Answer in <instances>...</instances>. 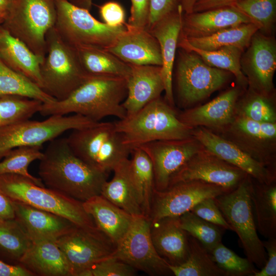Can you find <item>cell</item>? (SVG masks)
I'll list each match as a JSON object with an SVG mask.
<instances>
[{"label":"cell","instance_id":"obj_1","mask_svg":"<svg viewBox=\"0 0 276 276\" xmlns=\"http://www.w3.org/2000/svg\"><path fill=\"white\" fill-rule=\"evenodd\" d=\"M43 153L38 173L48 188L81 202L100 195L108 174L93 168L76 155L66 137L50 141Z\"/></svg>","mask_w":276,"mask_h":276},{"label":"cell","instance_id":"obj_2","mask_svg":"<svg viewBox=\"0 0 276 276\" xmlns=\"http://www.w3.org/2000/svg\"><path fill=\"white\" fill-rule=\"evenodd\" d=\"M127 93L125 78L88 75L66 98L42 103L39 113L43 116L73 113L96 122L108 116L121 120L127 116L122 105Z\"/></svg>","mask_w":276,"mask_h":276},{"label":"cell","instance_id":"obj_3","mask_svg":"<svg viewBox=\"0 0 276 276\" xmlns=\"http://www.w3.org/2000/svg\"><path fill=\"white\" fill-rule=\"evenodd\" d=\"M178 115L175 107L160 96L114 125L123 143L132 150L153 141L192 137L194 128L182 123Z\"/></svg>","mask_w":276,"mask_h":276},{"label":"cell","instance_id":"obj_4","mask_svg":"<svg viewBox=\"0 0 276 276\" xmlns=\"http://www.w3.org/2000/svg\"><path fill=\"white\" fill-rule=\"evenodd\" d=\"M0 189L11 200L58 215L79 227L97 228L84 210L83 202L40 186L29 178L16 174H0Z\"/></svg>","mask_w":276,"mask_h":276},{"label":"cell","instance_id":"obj_5","mask_svg":"<svg viewBox=\"0 0 276 276\" xmlns=\"http://www.w3.org/2000/svg\"><path fill=\"white\" fill-rule=\"evenodd\" d=\"M71 150L93 168L108 174L131 149L123 143L114 122H99L89 127L72 130L66 137Z\"/></svg>","mask_w":276,"mask_h":276},{"label":"cell","instance_id":"obj_6","mask_svg":"<svg viewBox=\"0 0 276 276\" xmlns=\"http://www.w3.org/2000/svg\"><path fill=\"white\" fill-rule=\"evenodd\" d=\"M40 70L42 89L57 101L66 98L88 76L75 48L62 39L54 27L46 36V53Z\"/></svg>","mask_w":276,"mask_h":276},{"label":"cell","instance_id":"obj_7","mask_svg":"<svg viewBox=\"0 0 276 276\" xmlns=\"http://www.w3.org/2000/svg\"><path fill=\"white\" fill-rule=\"evenodd\" d=\"M250 189L251 176L248 175L236 188L214 199L232 231L238 236L247 258L262 268L267 256L258 235Z\"/></svg>","mask_w":276,"mask_h":276},{"label":"cell","instance_id":"obj_8","mask_svg":"<svg viewBox=\"0 0 276 276\" xmlns=\"http://www.w3.org/2000/svg\"><path fill=\"white\" fill-rule=\"evenodd\" d=\"M233 76L209 65L195 52L179 48L175 73L179 105L186 109L194 107L224 87Z\"/></svg>","mask_w":276,"mask_h":276},{"label":"cell","instance_id":"obj_9","mask_svg":"<svg viewBox=\"0 0 276 276\" xmlns=\"http://www.w3.org/2000/svg\"><path fill=\"white\" fill-rule=\"evenodd\" d=\"M56 20L54 1L15 0L2 26L35 54L44 58L46 36Z\"/></svg>","mask_w":276,"mask_h":276},{"label":"cell","instance_id":"obj_10","mask_svg":"<svg viewBox=\"0 0 276 276\" xmlns=\"http://www.w3.org/2000/svg\"><path fill=\"white\" fill-rule=\"evenodd\" d=\"M54 28L62 39L73 47L85 45L107 49L126 29L111 27L94 17L89 11L67 0H55Z\"/></svg>","mask_w":276,"mask_h":276},{"label":"cell","instance_id":"obj_11","mask_svg":"<svg viewBox=\"0 0 276 276\" xmlns=\"http://www.w3.org/2000/svg\"><path fill=\"white\" fill-rule=\"evenodd\" d=\"M99 122L79 114L53 115L44 120H27L0 129V160L11 150L20 146H40L64 132L90 127Z\"/></svg>","mask_w":276,"mask_h":276},{"label":"cell","instance_id":"obj_12","mask_svg":"<svg viewBox=\"0 0 276 276\" xmlns=\"http://www.w3.org/2000/svg\"><path fill=\"white\" fill-rule=\"evenodd\" d=\"M150 219L144 215L134 216L129 230L117 245L111 256L136 270L151 275L172 274L169 263L156 251L150 235Z\"/></svg>","mask_w":276,"mask_h":276},{"label":"cell","instance_id":"obj_13","mask_svg":"<svg viewBox=\"0 0 276 276\" xmlns=\"http://www.w3.org/2000/svg\"><path fill=\"white\" fill-rule=\"evenodd\" d=\"M55 242L64 255L72 276L112 256L116 246L97 228L74 226Z\"/></svg>","mask_w":276,"mask_h":276},{"label":"cell","instance_id":"obj_14","mask_svg":"<svg viewBox=\"0 0 276 276\" xmlns=\"http://www.w3.org/2000/svg\"><path fill=\"white\" fill-rule=\"evenodd\" d=\"M247 175L204 147L171 177L168 188L180 182L197 180L218 186L227 193L236 188Z\"/></svg>","mask_w":276,"mask_h":276},{"label":"cell","instance_id":"obj_15","mask_svg":"<svg viewBox=\"0 0 276 276\" xmlns=\"http://www.w3.org/2000/svg\"><path fill=\"white\" fill-rule=\"evenodd\" d=\"M217 134L233 142L276 172V123L260 122L236 117L229 126Z\"/></svg>","mask_w":276,"mask_h":276},{"label":"cell","instance_id":"obj_16","mask_svg":"<svg viewBox=\"0 0 276 276\" xmlns=\"http://www.w3.org/2000/svg\"><path fill=\"white\" fill-rule=\"evenodd\" d=\"M225 193L218 186L197 180L176 183L162 191L154 189L150 221L167 217H179L190 211L201 201Z\"/></svg>","mask_w":276,"mask_h":276},{"label":"cell","instance_id":"obj_17","mask_svg":"<svg viewBox=\"0 0 276 276\" xmlns=\"http://www.w3.org/2000/svg\"><path fill=\"white\" fill-rule=\"evenodd\" d=\"M248 87L266 95H275L273 77L276 70V40L273 35L257 31L240 59Z\"/></svg>","mask_w":276,"mask_h":276},{"label":"cell","instance_id":"obj_18","mask_svg":"<svg viewBox=\"0 0 276 276\" xmlns=\"http://www.w3.org/2000/svg\"><path fill=\"white\" fill-rule=\"evenodd\" d=\"M142 149L151 160L154 189L162 191L169 185L171 177L194 155L204 147L195 138L159 140L144 144Z\"/></svg>","mask_w":276,"mask_h":276},{"label":"cell","instance_id":"obj_19","mask_svg":"<svg viewBox=\"0 0 276 276\" xmlns=\"http://www.w3.org/2000/svg\"><path fill=\"white\" fill-rule=\"evenodd\" d=\"M192 135L205 149L240 168L256 180L267 184L276 181V172L254 159L228 139L202 126L194 128Z\"/></svg>","mask_w":276,"mask_h":276},{"label":"cell","instance_id":"obj_20","mask_svg":"<svg viewBox=\"0 0 276 276\" xmlns=\"http://www.w3.org/2000/svg\"><path fill=\"white\" fill-rule=\"evenodd\" d=\"M245 90L237 85L203 105L178 113V118L182 123L193 128L202 126L215 133H220L234 121L237 102Z\"/></svg>","mask_w":276,"mask_h":276},{"label":"cell","instance_id":"obj_21","mask_svg":"<svg viewBox=\"0 0 276 276\" xmlns=\"http://www.w3.org/2000/svg\"><path fill=\"white\" fill-rule=\"evenodd\" d=\"M107 49L123 61L133 65L162 66L159 43L146 29L129 26Z\"/></svg>","mask_w":276,"mask_h":276},{"label":"cell","instance_id":"obj_22","mask_svg":"<svg viewBox=\"0 0 276 276\" xmlns=\"http://www.w3.org/2000/svg\"><path fill=\"white\" fill-rule=\"evenodd\" d=\"M14 219L33 241H55L74 226L73 222L58 215L13 201Z\"/></svg>","mask_w":276,"mask_h":276},{"label":"cell","instance_id":"obj_23","mask_svg":"<svg viewBox=\"0 0 276 276\" xmlns=\"http://www.w3.org/2000/svg\"><path fill=\"white\" fill-rule=\"evenodd\" d=\"M183 14L182 7L179 4L175 10L157 22L148 30L157 39L160 47L163 62L161 68L165 92V99L174 107L173 71Z\"/></svg>","mask_w":276,"mask_h":276},{"label":"cell","instance_id":"obj_24","mask_svg":"<svg viewBox=\"0 0 276 276\" xmlns=\"http://www.w3.org/2000/svg\"><path fill=\"white\" fill-rule=\"evenodd\" d=\"M251 22L254 23L233 6L183 13L180 36L186 38L205 37L225 29Z\"/></svg>","mask_w":276,"mask_h":276},{"label":"cell","instance_id":"obj_25","mask_svg":"<svg viewBox=\"0 0 276 276\" xmlns=\"http://www.w3.org/2000/svg\"><path fill=\"white\" fill-rule=\"evenodd\" d=\"M130 65L131 72L127 79V93L122 103L126 116L134 114L160 97L165 89L160 66Z\"/></svg>","mask_w":276,"mask_h":276},{"label":"cell","instance_id":"obj_26","mask_svg":"<svg viewBox=\"0 0 276 276\" xmlns=\"http://www.w3.org/2000/svg\"><path fill=\"white\" fill-rule=\"evenodd\" d=\"M150 235L156 251L170 265H179L188 258L189 235L181 227L179 217L151 222Z\"/></svg>","mask_w":276,"mask_h":276},{"label":"cell","instance_id":"obj_27","mask_svg":"<svg viewBox=\"0 0 276 276\" xmlns=\"http://www.w3.org/2000/svg\"><path fill=\"white\" fill-rule=\"evenodd\" d=\"M85 212L97 228L117 246L126 235L134 217L101 195L83 202Z\"/></svg>","mask_w":276,"mask_h":276},{"label":"cell","instance_id":"obj_28","mask_svg":"<svg viewBox=\"0 0 276 276\" xmlns=\"http://www.w3.org/2000/svg\"><path fill=\"white\" fill-rule=\"evenodd\" d=\"M19 264L34 275L72 276L64 255L54 241L32 242L20 259Z\"/></svg>","mask_w":276,"mask_h":276},{"label":"cell","instance_id":"obj_29","mask_svg":"<svg viewBox=\"0 0 276 276\" xmlns=\"http://www.w3.org/2000/svg\"><path fill=\"white\" fill-rule=\"evenodd\" d=\"M0 59L10 68L42 89L40 67L43 57L35 54L2 25L0 26Z\"/></svg>","mask_w":276,"mask_h":276},{"label":"cell","instance_id":"obj_30","mask_svg":"<svg viewBox=\"0 0 276 276\" xmlns=\"http://www.w3.org/2000/svg\"><path fill=\"white\" fill-rule=\"evenodd\" d=\"M113 171V177L104 183L100 195L133 216L143 215L132 176L130 159L128 158L121 161Z\"/></svg>","mask_w":276,"mask_h":276},{"label":"cell","instance_id":"obj_31","mask_svg":"<svg viewBox=\"0 0 276 276\" xmlns=\"http://www.w3.org/2000/svg\"><path fill=\"white\" fill-rule=\"evenodd\" d=\"M81 65L87 75L108 76L127 78L131 66L105 49L81 45L74 47Z\"/></svg>","mask_w":276,"mask_h":276},{"label":"cell","instance_id":"obj_32","mask_svg":"<svg viewBox=\"0 0 276 276\" xmlns=\"http://www.w3.org/2000/svg\"><path fill=\"white\" fill-rule=\"evenodd\" d=\"M251 198L257 229L267 239L276 238V182H260L251 177Z\"/></svg>","mask_w":276,"mask_h":276},{"label":"cell","instance_id":"obj_33","mask_svg":"<svg viewBox=\"0 0 276 276\" xmlns=\"http://www.w3.org/2000/svg\"><path fill=\"white\" fill-rule=\"evenodd\" d=\"M177 48L193 51L209 65L231 72L237 83L244 89L248 86L247 80L242 72L240 59L243 50L235 46H227L208 51L196 48L179 37Z\"/></svg>","mask_w":276,"mask_h":276},{"label":"cell","instance_id":"obj_34","mask_svg":"<svg viewBox=\"0 0 276 276\" xmlns=\"http://www.w3.org/2000/svg\"><path fill=\"white\" fill-rule=\"evenodd\" d=\"M259 29L256 24L251 22L225 29L205 37L186 38L179 35V38L190 45L204 50L212 51L224 47L235 46L244 51Z\"/></svg>","mask_w":276,"mask_h":276},{"label":"cell","instance_id":"obj_35","mask_svg":"<svg viewBox=\"0 0 276 276\" xmlns=\"http://www.w3.org/2000/svg\"><path fill=\"white\" fill-rule=\"evenodd\" d=\"M189 252L187 259L178 265L169 264L172 274L176 276H226L199 241L189 235Z\"/></svg>","mask_w":276,"mask_h":276},{"label":"cell","instance_id":"obj_36","mask_svg":"<svg viewBox=\"0 0 276 276\" xmlns=\"http://www.w3.org/2000/svg\"><path fill=\"white\" fill-rule=\"evenodd\" d=\"M132 176L143 215L150 219L154 185V173L151 159L140 147L131 152Z\"/></svg>","mask_w":276,"mask_h":276},{"label":"cell","instance_id":"obj_37","mask_svg":"<svg viewBox=\"0 0 276 276\" xmlns=\"http://www.w3.org/2000/svg\"><path fill=\"white\" fill-rule=\"evenodd\" d=\"M235 114L257 122L276 123L275 95H264L247 87L237 102Z\"/></svg>","mask_w":276,"mask_h":276},{"label":"cell","instance_id":"obj_38","mask_svg":"<svg viewBox=\"0 0 276 276\" xmlns=\"http://www.w3.org/2000/svg\"><path fill=\"white\" fill-rule=\"evenodd\" d=\"M5 95L25 97L43 103L56 100L30 79L10 68L0 59V96Z\"/></svg>","mask_w":276,"mask_h":276},{"label":"cell","instance_id":"obj_39","mask_svg":"<svg viewBox=\"0 0 276 276\" xmlns=\"http://www.w3.org/2000/svg\"><path fill=\"white\" fill-rule=\"evenodd\" d=\"M40 146H25L11 150L0 160V174L19 175L33 180L36 184L44 186L40 178L31 175L28 170L31 163L40 160L43 156Z\"/></svg>","mask_w":276,"mask_h":276},{"label":"cell","instance_id":"obj_40","mask_svg":"<svg viewBox=\"0 0 276 276\" xmlns=\"http://www.w3.org/2000/svg\"><path fill=\"white\" fill-rule=\"evenodd\" d=\"M43 103L25 97L13 95L0 96V129L30 119L39 112Z\"/></svg>","mask_w":276,"mask_h":276},{"label":"cell","instance_id":"obj_41","mask_svg":"<svg viewBox=\"0 0 276 276\" xmlns=\"http://www.w3.org/2000/svg\"><path fill=\"white\" fill-rule=\"evenodd\" d=\"M31 244L32 241L15 219H0V251L4 255L19 264Z\"/></svg>","mask_w":276,"mask_h":276},{"label":"cell","instance_id":"obj_42","mask_svg":"<svg viewBox=\"0 0 276 276\" xmlns=\"http://www.w3.org/2000/svg\"><path fill=\"white\" fill-rule=\"evenodd\" d=\"M248 16L259 31L273 35L276 22V0H240L232 6Z\"/></svg>","mask_w":276,"mask_h":276},{"label":"cell","instance_id":"obj_43","mask_svg":"<svg viewBox=\"0 0 276 276\" xmlns=\"http://www.w3.org/2000/svg\"><path fill=\"white\" fill-rule=\"evenodd\" d=\"M179 217L181 227L199 241L210 252L221 242L224 229L188 212Z\"/></svg>","mask_w":276,"mask_h":276},{"label":"cell","instance_id":"obj_44","mask_svg":"<svg viewBox=\"0 0 276 276\" xmlns=\"http://www.w3.org/2000/svg\"><path fill=\"white\" fill-rule=\"evenodd\" d=\"M210 253L214 261L226 276H252L257 270L247 258L239 257L221 242Z\"/></svg>","mask_w":276,"mask_h":276},{"label":"cell","instance_id":"obj_45","mask_svg":"<svg viewBox=\"0 0 276 276\" xmlns=\"http://www.w3.org/2000/svg\"><path fill=\"white\" fill-rule=\"evenodd\" d=\"M135 274L134 268L110 256L94 264L79 276H133Z\"/></svg>","mask_w":276,"mask_h":276},{"label":"cell","instance_id":"obj_46","mask_svg":"<svg viewBox=\"0 0 276 276\" xmlns=\"http://www.w3.org/2000/svg\"><path fill=\"white\" fill-rule=\"evenodd\" d=\"M214 198H208L201 201L190 211L200 218L224 230L232 231V227L221 213Z\"/></svg>","mask_w":276,"mask_h":276},{"label":"cell","instance_id":"obj_47","mask_svg":"<svg viewBox=\"0 0 276 276\" xmlns=\"http://www.w3.org/2000/svg\"><path fill=\"white\" fill-rule=\"evenodd\" d=\"M179 0H150V13L147 30L176 9Z\"/></svg>","mask_w":276,"mask_h":276},{"label":"cell","instance_id":"obj_48","mask_svg":"<svg viewBox=\"0 0 276 276\" xmlns=\"http://www.w3.org/2000/svg\"><path fill=\"white\" fill-rule=\"evenodd\" d=\"M130 1V16L127 24L133 27L147 29L150 13V0Z\"/></svg>","mask_w":276,"mask_h":276},{"label":"cell","instance_id":"obj_49","mask_svg":"<svg viewBox=\"0 0 276 276\" xmlns=\"http://www.w3.org/2000/svg\"><path fill=\"white\" fill-rule=\"evenodd\" d=\"M104 23L111 27H119L126 24L125 11L122 6L114 2H107L99 7Z\"/></svg>","mask_w":276,"mask_h":276},{"label":"cell","instance_id":"obj_50","mask_svg":"<svg viewBox=\"0 0 276 276\" xmlns=\"http://www.w3.org/2000/svg\"><path fill=\"white\" fill-rule=\"evenodd\" d=\"M262 242L267 252L266 262L260 270H257L252 276H275L276 238L267 239Z\"/></svg>","mask_w":276,"mask_h":276},{"label":"cell","instance_id":"obj_51","mask_svg":"<svg viewBox=\"0 0 276 276\" xmlns=\"http://www.w3.org/2000/svg\"><path fill=\"white\" fill-rule=\"evenodd\" d=\"M240 0H197L193 12L231 6Z\"/></svg>","mask_w":276,"mask_h":276},{"label":"cell","instance_id":"obj_52","mask_svg":"<svg viewBox=\"0 0 276 276\" xmlns=\"http://www.w3.org/2000/svg\"><path fill=\"white\" fill-rule=\"evenodd\" d=\"M29 270L19 264H10L0 260V276H33Z\"/></svg>","mask_w":276,"mask_h":276},{"label":"cell","instance_id":"obj_53","mask_svg":"<svg viewBox=\"0 0 276 276\" xmlns=\"http://www.w3.org/2000/svg\"><path fill=\"white\" fill-rule=\"evenodd\" d=\"M12 200L0 189V219H14Z\"/></svg>","mask_w":276,"mask_h":276},{"label":"cell","instance_id":"obj_54","mask_svg":"<svg viewBox=\"0 0 276 276\" xmlns=\"http://www.w3.org/2000/svg\"><path fill=\"white\" fill-rule=\"evenodd\" d=\"M197 0H179V4L185 14L193 12L194 6Z\"/></svg>","mask_w":276,"mask_h":276},{"label":"cell","instance_id":"obj_55","mask_svg":"<svg viewBox=\"0 0 276 276\" xmlns=\"http://www.w3.org/2000/svg\"><path fill=\"white\" fill-rule=\"evenodd\" d=\"M12 3L10 0H0V17L5 18L10 9Z\"/></svg>","mask_w":276,"mask_h":276},{"label":"cell","instance_id":"obj_56","mask_svg":"<svg viewBox=\"0 0 276 276\" xmlns=\"http://www.w3.org/2000/svg\"><path fill=\"white\" fill-rule=\"evenodd\" d=\"M73 4L87 9L88 10H90L91 5H92V2L93 0H67Z\"/></svg>","mask_w":276,"mask_h":276},{"label":"cell","instance_id":"obj_57","mask_svg":"<svg viewBox=\"0 0 276 276\" xmlns=\"http://www.w3.org/2000/svg\"><path fill=\"white\" fill-rule=\"evenodd\" d=\"M4 18L0 17V26L3 24L4 20Z\"/></svg>","mask_w":276,"mask_h":276},{"label":"cell","instance_id":"obj_58","mask_svg":"<svg viewBox=\"0 0 276 276\" xmlns=\"http://www.w3.org/2000/svg\"><path fill=\"white\" fill-rule=\"evenodd\" d=\"M12 2H13V1H14L15 0H10Z\"/></svg>","mask_w":276,"mask_h":276},{"label":"cell","instance_id":"obj_59","mask_svg":"<svg viewBox=\"0 0 276 276\" xmlns=\"http://www.w3.org/2000/svg\"><path fill=\"white\" fill-rule=\"evenodd\" d=\"M52 1H55V0H52Z\"/></svg>","mask_w":276,"mask_h":276}]
</instances>
